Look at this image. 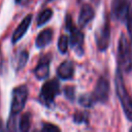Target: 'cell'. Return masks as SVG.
I'll return each instance as SVG.
<instances>
[{"label":"cell","instance_id":"obj_8","mask_svg":"<svg viewBox=\"0 0 132 132\" xmlns=\"http://www.w3.org/2000/svg\"><path fill=\"white\" fill-rule=\"evenodd\" d=\"M109 41H110V27L108 21L106 20L96 35V43L98 50L101 52L106 51V48L109 45Z\"/></svg>","mask_w":132,"mask_h":132},{"label":"cell","instance_id":"obj_20","mask_svg":"<svg viewBox=\"0 0 132 132\" xmlns=\"http://www.w3.org/2000/svg\"><path fill=\"white\" fill-rule=\"evenodd\" d=\"M74 90H75L74 87H70V86H68V87H66L64 89V94L67 97V99H69V100H73L74 99V94H75Z\"/></svg>","mask_w":132,"mask_h":132},{"label":"cell","instance_id":"obj_16","mask_svg":"<svg viewBox=\"0 0 132 132\" xmlns=\"http://www.w3.org/2000/svg\"><path fill=\"white\" fill-rule=\"evenodd\" d=\"M28 58H29V54L27 51H23L19 54L18 60H16V70H20L22 68H24V66L27 64L28 62Z\"/></svg>","mask_w":132,"mask_h":132},{"label":"cell","instance_id":"obj_19","mask_svg":"<svg viewBox=\"0 0 132 132\" xmlns=\"http://www.w3.org/2000/svg\"><path fill=\"white\" fill-rule=\"evenodd\" d=\"M78 101H79L80 105H82V106H85V107H91V106L94 104V100H93L92 96H91V95H87V94L81 95V96L79 97Z\"/></svg>","mask_w":132,"mask_h":132},{"label":"cell","instance_id":"obj_18","mask_svg":"<svg viewBox=\"0 0 132 132\" xmlns=\"http://www.w3.org/2000/svg\"><path fill=\"white\" fill-rule=\"evenodd\" d=\"M125 22H126L128 34H129V37H130V40H131V44H132V3H131L130 8L128 10V13H127V16L125 19Z\"/></svg>","mask_w":132,"mask_h":132},{"label":"cell","instance_id":"obj_21","mask_svg":"<svg viewBox=\"0 0 132 132\" xmlns=\"http://www.w3.org/2000/svg\"><path fill=\"white\" fill-rule=\"evenodd\" d=\"M43 132H51V131H60V128L56 125H53V124H43L42 126V129H41Z\"/></svg>","mask_w":132,"mask_h":132},{"label":"cell","instance_id":"obj_14","mask_svg":"<svg viewBox=\"0 0 132 132\" xmlns=\"http://www.w3.org/2000/svg\"><path fill=\"white\" fill-rule=\"evenodd\" d=\"M52 16H53V10L50 9V8H45V9L42 10V11L39 13V15L37 16V20H36L37 26L40 27V26L44 25L45 23H47V22L52 19Z\"/></svg>","mask_w":132,"mask_h":132},{"label":"cell","instance_id":"obj_2","mask_svg":"<svg viewBox=\"0 0 132 132\" xmlns=\"http://www.w3.org/2000/svg\"><path fill=\"white\" fill-rule=\"evenodd\" d=\"M118 62L119 69L124 72H130L132 69V53L126 35L123 33L118 43Z\"/></svg>","mask_w":132,"mask_h":132},{"label":"cell","instance_id":"obj_22","mask_svg":"<svg viewBox=\"0 0 132 132\" xmlns=\"http://www.w3.org/2000/svg\"><path fill=\"white\" fill-rule=\"evenodd\" d=\"M73 121L75 123H82V122H86V114L82 113V112H75L74 117H73Z\"/></svg>","mask_w":132,"mask_h":132},{"label":"cell","instance_id":"obj_15","mask_svg":"<svg viewBox=\"0 0 132 132\" xmlns=\"http://www.w3.org/2000/svg\"><path fill=\"white\" fill-rule=\"evenodd\" d=\"M18 130L20 131H28L31 127V114L30 113H24L18 124Z\"/></svg>","mask_w":132,"mask_h":132},{"label":"cell","instance_id":"obj_13","mask_svg":"<svg viewBox=\"0 0 132 132\" xmlns=\"http://www.w3.org/2000/svg\"><path fill=\"white\" fill-rule=\"evenodd\" d=\"M53 39V30L47 28V29H44L42 30L38 36L36 37V40H35V45L38 47V48H42V47H45L47 44L51 43Z\"/></svg>","mask_w":132,"mask_h":132},{"label":"cell","instance_id":"obj_24","mask_svg":"<svg viewBox=\"0 0 132 132\" xmlns=\"http://www.w3.org/2000/svg\"><path fill=\"white\" fill-rule=\"evenodd\" d=\"M21 1H22V0H15V2H16V3H19V2H21Z\"/></svg>","mask_w":132,"mask_h":132},{"label":"cell","instance_id":"obj_9","mask_svg":"<svg viewBox=\"0 0 132 132\" xmlns=\"http://www.w3.org/2000/svg\"><path fill=\"white\" fill-rule=\"evenodd\" d=\"M31 22H32V14H28V15H26V16L23 19V21L19 24V26L16 27V29L14 30V32H13V34H12V37H11L12 43L18 42V41L25 35V33L27 32V30H28L29 27H30Z\"/></svg>","mask_w":132,"mask_h":132},{"label":"cell","instance_id":"obj_6","mask_svg":"<svg viewBox=\"0 0 132 132\" xmlns=\"http://www.w3.org/2000/svg\"><path fill=\"white\" fill-rule=\"evenodd\" d=\"M109 89L108 80L104 76H101L98 79L93 93L91 94L94 102H106L109 96Z\"/></svg>","mask_w":132,"mask_h":132},{"label":"cell","instance_id":"obj_12","mask_svg":"<svg viewBox=\"0 0 132 132\" xmlns=\"http://www.w3.org/2000/svg\"><path fill=\"white\" fill-rule=\"evenodd\" d=\"M74 73V66L73 63L70 61H64L62 62L58 69H57V74L60 78L62 79H70L72 78Z\"/></svg>","mask_w":132,"mask_h":132},{"label":"cell","instance_id":"obj_10","mask_svg":"<svg viewBox=\"0 0 132 132\" xmlns=\"http://www.w3.org/2000/svg\"><path fill=\"white\" fill-rule=\"evenodd\" d=\"M50 73V58L42 57L34 69V74L38 79H44Z\"/></svg>","mask_w":132,"mask_h":132},{"label":"cell","instance_id":"obj_11","mask_svg":"<svg viewBox=\"0 0 132 132\" xmlns=\"http://www.w3.org/2000/svg\"><path fill=\"white\" fill-rule=\"evenodd\" d=\"M94 14L95 12L91 5L89 4L82 5L79 11V15H78V25L80 27H85L94 19Z\"/></svg>","mask_w":132,"mask_h":132},{"label":"cell","instance_id":"obj_17","mask_svg":"<svg viewBox=\"0 0 132 132\" xmlns=\"http://www.w3.org/2000/svg\"><path fill=\"white\" fill-rule=\"evenodd\" d=\"M68 45H69L68 36H67V35H61V36L59 37V40H58V48H59V51H60L62 54L67 53Z\"/></svg>","mask_w":132,"mask_h":132},{"label":"cell","instance_id":"obj_5","mask_svg":"<svg viewBox=\"0 0 132 132\" xmlns=\"http://www.w3.org/2000/svg\"><path fill=\"white\" fill-rule=\"evenodd\" d=\"M60 94V84L57 79H51L44 82L39 94V101L45 106H51L57 95Z\"/></svg>","mask_w":132,"mask_h":132},{"label":"cell","instance_id":"obj_3","mask_svg":"<svg viewBox=\"0 0 132 132\" xmlns=\"http://www.w3.org/2000/svg\"><path fill=\"white\" fill-rule=\"evenodd\" d=\"M66 28L69 31V42L70 46L74 50L76 55L81 56L84 55V34L81 31L73 24L72 18L67 15L66 18Z\"/></svg>","mask_w":132,"mask_h":132},{"label":"cell","instance_id":"obj_23","mask_svg":"<svg viewBox=\"0 0 132 132\" xmlns=\"http://www.w3.org/2000/svg\"><path fill=\"white\" fill-rule=\"evenodd\" d=\"M4 129V127H3V124H2V121H1V119H0V131H2Z\"/></svg>","mask_w":132,"mask_h":132},{"label":"cell","instance_id":"obj_7","mask_svg":"<svg viewBox=\"0 0 132 132\" xmlns=\"http://www.w3.org/2000/svg\"><path fill=\"white\" fill-rule=\"evenodd\" d=\"M130 5H131L130 0H112L111 1V14L113 19L125 22Z\"/></svg>","mask_w":132,"mask_h":132},{"label":"cell","instance_id":"obj_1","mask_svg":"<svg viewBox=\"0 0 132 132\" xmlns=\"http://www.w3.org/2000/svg\"><path fill=\"white\" fill-rule=\"evenodd\" d=\"M116 92L118 95V98L120 100V103L122 105V108L125 112L126 118L129 121H132V99L126 89V86L124 84V79L122 76V71L118 68L116 73Z\"/></svg>","mask_w":132,"mask_h":132},{"label":"cell","instance_id":"obj_4","mask_svg":"<svg viewBox=\"0 0 132 132\" xmlns=\"http://www.w3.org/2000/svg\"><path fill=\"white\" fill-rule=\"evenodd\" d=\"M28 98V88L25 85L19 86L12 90L10 116H18L25 107Z\"/></svg>","mask_w":132,"mask_h":132}]
</instances>
